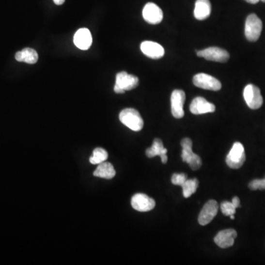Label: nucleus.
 Wrapping results in <instances>:
<instances>
[{
  "label": "nucleus",
  "mask_w": 265,
  "mask_h": 265,
  "mask_svg": "<svg viewBox=\"0 0 265 265\" xmlns=\"http://www.w3.org/2000/svg\"><path fill=\"white\" fill-rule=\"evenodd\" d=\"M245 149L240 142H235L226 157V164L230 168L239 169L245 163Z\"/></svg>",
  "instance_id": "nucleus-5"
},
{
  "label": "nucleus",
  "mask_w": 265,
  "mask_h": 265,
  "mask_svg": "<svg viewBox=\"0 0 265 265\" xmlns=\"http://www.w3.org/2000/svg\"><path fill=\"white\" fill-rule=\"evenodd\" d=\"M186 100L185 92L175 89L171 95V110L175 118L181 119L184 116V105Z\"/></svg>",
  "instance_id": "nucleus-9"
},
{
  "label": "nucleus",
  "mask_w": 265,
  "mask_h": 265,
  "mask_svg": "<svg viewBox=\"0 0 265 265\" xmlns=\"http://www.w3.org/2000/svg\"><path fill=\"white\" fill-rule=\"evenodd\" d=\"M94 175L98 178H106V179H111L115 176L116 171L113 168V166L110 163L104 162L99 164L95 171L94 172Z\"/></svg>",
  "instance_id": "nucleus-20"
},
{
  "label": "nucleus",
  "mask_w": 265,
  "mask_h": 265,
  "mask_svg": "<svg viewBox=\"0 0 265 265\" xmlns=\"http://www.w3.org/2000/svg\"><path fill=\"white\" fill-rule=\"evenodd\" d=\"M232 203H233L234 205H235L236 209L240 206V200H239V198H238V197H234V198H233V200H232Z\"/></svg>",
  "instance_id": "nucleus-26"
},
{
  "label": "nucleus",
  "mask_w": 265,
  "mask_h": 265,
  "mask_svg": "<svg viewBox=\"0 0 265 265\" xmlns=\"http://www.w3.org/2000/svg\"><path fill=\"white\" fill-rule=\"evenodd\" d=\"M193 83L197 87L215 92L220 90L222 88V84L219 80L212 75L205 73H199L195 75L193 78Z\"/></svg>",
  "instance_id": "nucleus-8"
},
{
  "label": "nucleus",
  "mask_w": 265,
  "mask_h": 265,
  "mask_svg": "<svg viewBox=\"0 0 265 265\" xmlns=\"http://www.w3.org/2000/svg\"><path fill=\"white\" fill-rule=\"evenodd\" d=\"M139 78L135 75H129L126 72H119L116 76L114 92L117 94L125 93V91L135 89L139 85Z\"/></svg>",
  "instance_id": "nucleus-2"
},
{
  "label": "nucleus",
  "mask_w": 265,
  "mask_h": 265,
  "mask_svg": "<svg viewBox=\"0 0 265 265\" xmlns=\"http://www.w3.org/2000/svg\"><path fill=\"white\" fill-rule=\"evenodd\" d=\"M182 147V160L190 166L192 170H198L202 165V161L199 156L192 152V141L189 138H185L181 141Z\"/></svg>",
  "instance_id": "nucleus-3"
},
{
  "label": "nucleus",
  "mask_w": 265,
  "mask_h": 265,
  "mask_svg": "<svg viewBox=\"0 0 265 265\" xmlns=\"http://www.w3.org/2000/svg\"><path fill=\"white\" fill-rule=\"evenodd\" d=\"M120 120L125 125L134 131H140L144 126V121L138 110L125 109L120 112Z\"/></svg>",
  "instance_id": "nucleus-1"
},
{
  "label": "nucleus",
  "mask_w": 265,
  "mask_h": 265,
  "mask_svg": "<svg viewBox=\"0 0 265 265\" xmlns=\"http://www.w3.org/2000/svg\"><path fill=\"white\" fill-rule=\"evenodd\" d=\"M167 153V150L164 148L162 141L160 139H156L153 143L152 147L146 150V155L148 158H154L156 156H159L163 164H166L168 160Z\"/></svg>",
  "instance_id": "nucleus-17"
},
{
  "label": "nucleus",
  "mask_w": 265,
  "mask_h": 265,
  "mask_svg": "<svg viewBox=\"0 0 265 265\" xmlns=\"http://www.w3.org/2000/svg\"><path fill=\"white\" fill-rule=\"evenodd\" d=\"M131 205L135 210L146 212L154 209L156 202L153 198L144 194H136L131 199Z\"/></svg>",
  "instance_id": "nucleus-10"
},
{
  "label": "nucleus",
  "mask_w": 265,
  "mask_h": 265,
  "mask_svg": "<svg viewBox=\"0 0 265 265\" xmlns=\"http://www.w3.org/2000/svg\"><path fill=\"white\" fill-rule=\"evenodd\" d=\"M198 185H199V182L196 178L187 179L181 187L183 188V195H184V198H189L191 195L195 193L198 189Z\"/></svg>",
  "instance_id": "nucleus-21"
},
{
  "label": "nucleus",
  "mask_w": 265,
  "mask_h": 265,
  "mask_svg": "<svg viewBox=\"0 0 265 265\" xmlns=\"http://www.w3.org/2000/svg\"><path fill=\"white\" fill-rule=\"evenodd\" d=\"M212 5L209 0H197L194 16L198 20H204L210 16Z\"/></svg>",
  "instance_id": "nucleus-18"
},
{
  "label": "nucleus",
  "mask_w": 265,
  "mask_h": 265,
  "mask_svg": "<svg viewBox=\"0 0 265 265\" xmlns=\"http://www.w3.org/2000/svg\"><path fill=\"white\" fill-rule=\"evenodd\" d=\"M188 179L187 175L184 173H175L172 176V183L174 185L181 186L182 187L183 184L185 183V181Z\"/></svg>",
  "instance_id": "nucleus-25"
},
{
  "label": "nucleus",
  "mask_w": 265,
  "mask_h": 265,
  "mask_svg": "<svg viewBox=\"0 0 265 265\" xmlns=\"http://www.w3.org/2000/svg\"><path fill=\"white\" fill-rule=\"evenodd\" d=\"M237 233L234 229H225L221 231L215 237V242L221 249L232 247L234 243Z\"/></svg>",
  "instance_id": "nucleus-15"
},
{
  "label": "nucleus",
  "mask_w": 265,
  "mask_h": 265,
  "mask_svg": "<svg viewBox=\"0 0 265 265\" xmlns=\"http://www.w3.org/2000/svg\"><path fill=\"white\" fill-rule=\"evenodd\" d=\"M15 59L18 62H25L29 64H34L39 60V55L35 49L25 48L16 53Z\"/></svg>",
  "instance_id": "nucleus-19"
},
{
  "label": "nucleus",
  "mask_w": 265,
  "mask_h": 265,
  "mask_svg": "<svg viewBox=\"0 0 265 265\" xmlns=\"http://www.w3.org/2000/svg\"><path fill=\"white\" fill-rule=\"evenodd\" d=\"M107 151L101 147H97L93 150V155L89 158V161L92 164H100L107 160Z\"/></svg>",
  "instance_id": "nucleus-22"
},
{
  "label": "nucleus",
  "mask_w": 265,
  "mask_h": 265,
  "mask_svg": "<svg viewBox=\"0 0 265 265\" xmlns=\"http://www.w3.org/2000/svg\"><path fill=\"white\" fill-rule=\"evenodd\" d=\"M74 43L82 50H86L92 46V36L90 31L87 28H81L75 32L74 36Z\"/></svg>",
  "instance_id": "nucleus-16"
},
{
  "label": "nucleus",
  "mask_w": 265,
  "mask_h": 265,
  "mask_svg": "<svg viewBox=\"0 0 265 265\" xmlns=\"http://www.w3.org/2000/svg\"><path fill=\"white\" fill-rule=\"evenodd\" d=\"M220 208L222 214L225 216L230 217L231 215H234L236 213V208L232 202L224 201L221 203Z\"/></svg>",
  "instance_id": "nucleus-23"
},
{
  "label": "nucleus",
  "mask_w": 265,
  "mask_h": 265,
  "mask_svg": "<svg viewBox=\"0 0 265 265\" xmlns=\"http://www.w3.org/2000/svg\"><path fill=\"white\" fill-rule=\"evenodd\" d=\"M55 5H63L65 2V0H53Z\"/></svg>",
  "instance_id": "nucleus-28"
},
{
  "label": "nucleus",
  "mask_w": 265,
  "mask_h": 265,
  "mask_svg": "<svg viewBox=\"0 0 265 265\" xmlns=\"http://www.w3.org/2000/svg\"><path fill=\"white\" fill-rule=\"evenodd\" d=\"M142 16L144 20L151 25L159 24L163 19L162 11L158 5L153 2L146 4L143 8Z\"/></svg>",
  "instance_id": "nucleus-11"
},
{
  "label": "nucleus",
  "mask_w": 265,
  "mask_h": 265,
  "mask_svg": "<svg viewBox=\"0 0 265 265\" xmlns=\"http://www.w3.org/2000/svg\"><path fill=\"white\" fill-rule=\"evenodd\" d=\"M197 55L198 57L204 58L206 60L211 61V62H220V63H225V62H228L230 58L229 52H227L225 49L215 47L206 48L203 50L197 51Z\"/></svg>",
  "instance_id": "nucleus-7"
},
{
  "label": "nucleus",
  "mask_w": 265,
  "mask_h": 265,
  "mask_svg": "<svg viewBox=\"0 0 265 265\" xmlns=\"http://www.w3.org/2000/svg\"><path fill=\"white\" fill-rule=\"evenodd\" d=\"M141 50L146 56L152 59H159L164 55V49L156 42L145 41L141 44Z\"/></svg>",
  "instance_id": "nucleus-14"
},
{
  "label": "nucleus",
  "mask_w": 265,
  "mask_h": 265,
  "mask_svg": "<svg viewBox=\"0 0 265 265\" xmlns=\"http://www.w3.org/2000/svg\"><path fill=\"white\" fill-rule=\"evenodd\" d=\"M215 106L207 101L205 98L198 97L192 100L190 105V111L195 115L204 114L207 113H213L215 111Z\"/></svg>",
  "instance_id": "nucleus-13"
},
{
  "label": "nucleus",
  "mask_w": 265,
  "mask_h": 265,
  "mask_svg": "<svg viewBox=\"0 0 265 265\" xmlns=\"http://www.w3.org/2000/svg\"><path fill=\"white\" fill-rule=\"evenodd\" d=\"M262 31V22L260 18L252 14L248 16L245 22V34L246 39L250 42H256L260 37Z\"/></svg>",
  "instance_id": "nucleus-4"
},
{
  "label": "nucleus",
  "mask_w": 265,
  "mask_h": 265,
  "mask_svg": "<svg viewBox=\"0 0 265 265\" xmlns=\"http://www.w3.org/2000/svg\"><path fill=\"white\" fill-rule=\"evenodd\" d=\"M230 218L232 219H234V215H231Z\"/></svg>",
  "instance_id": "nucleus-29"
},
{
  "label": "nucleus",
  "mask_w": 265,
  "mask_h": 265,
  "mask_svg": "<svg viewBox=\"0 0 265 265\" xmlns=\"http://www.w3.org/2000/svg\"><path fill=\"white\" fill-rule=\"evenodd\" d=\"M249 188L252 190L265 189V178L264 179H255L249 184Z\"/></svg>",
  "instance_id": "nucleus-24"
},
{
  "label": "nucleus",
  "mask_w": 265,
  "mask_h": 265,
  "mask_svg": "<svg viewBox=\"0 0 265 265\" xmlns=\"http://www.w3.org/2000/svg\"><path fill=\"white\" fill-rule=\"evenodd\" d=\"M246 2H249V3L250 4H256L258 3V2L260 1V0H245ZM261 1H262L263 2H265V0H261Z\"/></svg>",
  "instance_id": "nucleus-27"
},
{
  "label": "nucleus",
  "mask_w": 265,
  "mask_h": 265,
  "mask_svg": "<svg viewBox=\"0 0 265 265\" xmlns=\"http://www.w3.org/2000/svg\"><path fill=\"white\" fill-rule=\"evenodd\" d=\"M218 203L214 200L208 201L204 205L198 217V222L201 225H205L212 222L218 212Z\"/></svg>",
  "instance_id": "nucleus-12"
},
{
  "label": "nucleus",
  "mask_w": 265,
  "mask_h": 265,
  "mask_svg": "<svg viewBox=\"0 0 265 265\" xmlns=\"http://www.w3.org/2000/svg\"><path fill=\"white\" fill-rule=\"evenodd\" d=\"M244 99L250 109L256 110L262 107L263 98L261 94L260 89L253 84L245 86L243 92Z\"/></svg>",
  "instance_id": "nucleus-6"
}]
</instances>
